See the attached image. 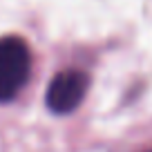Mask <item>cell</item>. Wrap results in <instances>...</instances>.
<instances>
[{"label":"cell","mask_w":152,"mask_h":152,"mask_svg":"<svg viewBox=\"0 0 152 152\" xmlns=\"http://www.w3.org/2000/svg\"><path fill=\"white\" fill-rule=\"evenodd\" d=\"M87 87H90V78L85 72L81 69H65L52 78L47 87V107L56 114H67L74 112L81 101L85 99Z\"/></svg>","instance_id":"7a4b0ae2"},{"label":"cell","mask_w":152,"mask_h":152,"mask_svg":"<svg viewBox=\"0 0 152 152\" xmlns=\"http://www.w3.org/2000/svg\"><path fill=\"white\" fill-rule=\"evenodd\" d=\"M31 54L23 38H0V101H9L29 78Z\"/></svg>","instance_id":"6da1fadb"}]
</instances>
